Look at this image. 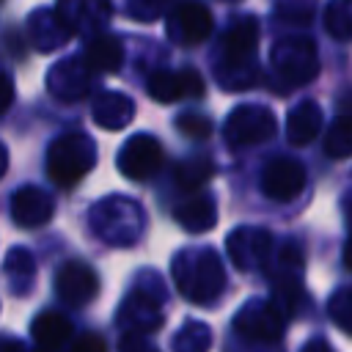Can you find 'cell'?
<instances>
[{"label":"cell","mask_w":352,"mask_h":352,"mask_svg":"<svg viewBox=\"0 0 352 352\" xmlns=\"http://www.w3.org/2000/svg\"><path fill=\"white\" fill-rule=\"evenodd\" d=\"M278 129V118L264 104H239L223 121V138L231 148H248L270 140Z\"/></svg>","instance_id":"7"},{"label":"cell","mask_w":352,"mask_h":352,"mask_svg":"<svg viewBox=\"0 0 352 352\" xmlns=\"http://www.w3.org/2000/svg\"><path fill=\"white\" fill-rule=\"evenodd\" d=\"M173 0H126V11L138 22H154L170 8Z\"/></svg>","instance_id":"31"},{"label":"cell","mask_w":352,"mask_h":352,"mask_svg":"<svg viewBox=\"0 0 352 352\" xmlns=\"http://www.w3.org/2000/svg\"><path fill=\"white\" fill-rule=\"evenodd\" d=\"M344 264H346V270H352V236L344 245Z\"/></svg>","instance_id":"39"},{"label":"cell","mask_w":352,"mask_h":352,"mask_svg":"<svg viewBox=\"0 0 352 352\" xmlns=\"http://www.w3.org/2000/svg\"><path fill=\"white\" fill-rule=\"evenodd\" d=\"M55 292L66 305H85L99 292V278L85 261H66L55 275Z\"/></svg>","instance_id":"14"},{"label":"cell","mask_w":352,"mask_h":352,"mask_svg":"<svg viewBox=\"0 0 352 352\" xmlns=\"http://www.w3.org/2000/svg\"><path fill=\"white\" fill-rule=\"evenodd\" d=\"M173 352H209L212 346V330L206 322H184L182 330H176L170 341Z\"/></svg>","instance_id":"26"},{"label":"cell","mask_w":352,"mask_h":352,"mask_svg":"<svg viewBox=\"0 0 352 352\" xmlns=\"http://www.w3.org/2000/svg\"><path fill=\"white\" fill-rule=\"evenodd\" d=\"M302 352H336L324 338H311L305 346H302Z\"/></svg>","instance_id":"36"},{"label":"cell","mask_w":352,"mask_h":352,"mask_svg":"<svg viewBox=\"0 0 352 352\" xmlns=\"http://www.w3.org/2000/svg\"><path fill=\"white\" fill-rule=\"evenodd\" d=\"M146 91L151 99H157L162 104H170L179 99H198V96H204V77L195 69H176V72L157 69L148 77Z\"/></svg>","instance_id":"12"},{"label":"cell","mask_w":352,"mask_h":352,"mask_svg":"<svg viewBox=\"0 0 352 352\" xmlns=\"http://www.w3.org/2000/svg\"><path fill=\"white\" fill-rule=\"evenodd\" d=\"M223 3H239V0H223Z\"/></svg>","instance_id":"42"},{"label":"cell","mask_w":352,"mask_h":352,"mask_svg":"<svg viewBox=\"0 0 352 352\" xmlns=\"http://www.w3.org/2000/svg\"><path fill=\"white\" fill-rule=\"evenodd\" d=\"M121 352H160L157 346H151L143 336H135V333H126L121 338Z\"/></svg>","instance_id":"34"},{"label":"cell","mask_w":352,"mask_h":352,"mask_svg":"<svg viewBox=\"0 0 352 352\" xmlns=\"http://www.w3.org/2000/svg\"><path fill=\"white\" fill-rule=\"evenodd\" d=\"M327 314L333 319V324L338 330H344L346 336H352V286L336 289L327 300Z\"/></svg>","instance_id":"29"},{"label":"cell","mask_w":352,"mask_h":352,"mask_svg":"<svg viewBox=\"0 0 352 352\" xmlns=\"http://www.w3.org/2000/svg\"><path fill=\"white\" fill-rule=\"evenodd\" d=\"M176 129H179L184 138H190V140H206L214 126H212V121H209L206 116H201V113H182V116L176 118Z\"/></svg>","instance_id":"30"},{"label":"cell","mask_w":352,"mask_h":352,"mask_svg":"<svg viewBox=\"0 0 352 352\" xmlns=\"http://www.w3.org/2000/svg\"><path fill=\"white\" fill-rule=\"evenodd\" d=\"M234 330L236 336L256 341V344H278L283 338V324L286 319L275 311L272 302L264 300H250L234 314Z\"/></svg>","instance_id":"11"},{"label":"cell","mask_w":352,"mask_h":352,"mask_svg":"<svg viewBox=\"0 0 352 352\" xmlns=\"http://www.w3.org/2000/svg\"><path fill=\"white\" fill-rule=\"evenodd\" d=\"M91 226L102 239L113 245H132L143 234L146 214L135 201L124 195H113L91 209Z\"/></svg>","instance_id":"6"},{"label":"cell","mask_w":352,"mask_h":352,"mask_svg":"<svg viewBox=\"0 0 352 352\" xmlns=\"http://www.w3.org/2000/svg\"><path fill=\"white\" fill-rule=\"evenodd\" d=\"M173 214L184 231L204 234V231H212L217 223V204H214L212 192H192L176 206Z\"/></svg>","instance_id":"19"},{"label":"cell","mask_w":352,"mask_h":352,"mask_svg":"<svg viewBox=\"0 0 352 352\" xmlns=\"http://www.w3.org/2000/svg\"><path fill=\"white\" fill-rule=\"evenodd\" d=\"M6 165H8V157H6V148H3V143H0V176L6 173Z\"/></svg>","instance_id":"40"},{"label":"cell","mask_w":352,"mask_h":352,"mask_svg":"<svg viewBox=\"0 0 352 352\" xmlns=\"http://www.w3.org/2000/svg\"><path fill=\"white\" fill-rule=\"evenodd\" d=\"M324 154L333 160L352 157V116H338L324 132Z\"/></svg>","instance_id":"27"},{"label":"cell","mask_w":352,"mask_h":352,"mask_svg":"<svg viewBox=\"0 0 352 352\" xmlns=\"http://www.w3.org/2000/svg\"><path fill=\"white\" fill-rule=\"evenodd\" d=\"M55 14L69 28V33H91L110 22V0H58Z\"/></svg>","instance_id":"15"},{"label":"cell","mask_w":352,"mask_h":352,"mask_svg":"<svg viewBox=\"0 0 352 352\" xmlns=\"http://www.w3.org/2000/svg\"><path fill=\"white\" fill-rule=\"evenodd\" d=\"M272 77L278 91H292L311 82L319 74V52L308 36H283L270 50Z\"/></svg>","instance_id":"3"},{"label":"cell","mask_w":352,"mask_h":352,"mask_svg":"<svg viewBox=\"0 0 352 352\" xmlns=\"http://www.w3.org/2000/svg\"><path fill=\"white\" fill-rule=\"evenodd\" d=\"M346 209H352V195H346V204H344Z\"/></svg>","instance_id":"41"},{"label":"cell","mask_w":352,"mask_h":352,"mask_svg":"<svg viewBox=\"0 0 352 352\" xmlns=\"http://www.w3.org/2000/svg\"><path fill=\"white\" fill-rule=\"evenodd\" d=\"M324 30L336 41H352V0H330L324 6Z\"/></svg>","instance_id":"28"},{"label":"cell","mask_w":352,"mask_h":352,"mask_svg":"<svg viewBox=\"0 0 352 352\" xmlns=\"http://www.w3.org/2000/svg\"><path fill=\"white\" fill-rule=\"evenodd\" d=\"M160 302L162 300H154L151 292L146 289H135L129 294V300L121 305V314H118V322L135 333V336H143V333H151L157 327H162V311H160Z\"/></svg>","instance_id":"16"},{"label":"cell","mask_w":352,"mask_h":352,"mask_svg":"<svg viewBox=\"0 0 352 352\" xmlns=\"http://www.w3.org/2000/svg\"><path fill=\"white\" fill-rule=\"evenodd\" d=\"M11 102H14V82L6 72H0V113H6Z\"/></svg>","instance_id":"35"},{"label":"cell","mask_w":352,"mask_h":352,"mask_svg":"<svg viewBox=\"0 0 352 352\" xmlns=\"http://www.w3.org/2000/svg\"><path fill=\"white\" fill-rule=\"evenodd\" d=\"M270 280H272V297L270 302L275 305V311L283 319H292L302 300H305V289H302V253L297 245H283L280 250H272L270 261Z\"/></svg>","instance_id":"5"},{"label":"cell","mask_w":352,"mask_h":352,"mask_svg":"<svg viewBox=\"0 0 352 352\" xmlns=\"http://www.w3.org/2000/svg\"><path fill=\"white\" fill-rule=\"evenodd\" d=\"M0 352H25V346L16 338H0Z\"/></svg>","instance_id":"38"},{"label":"cell","mask_w":352,"mask_h":352,"mask_svg":"<svg viewBox=\"0 0 352 352\" xmlns=\"http://www.w3.org/2000/svg\"><path fill=\"white\" fill-rule=\"evenodd\" d=\"M91 69L82 63V58H69V60H60L52 72H50V91L63 99V102H74L80 96L88 94L91 88Z\"/></svg>","instance_id":"18"},{"label":"cell","mask_w":352,"mask_h":352,"mask_svg":"<svg viewBox=\"0 0 352 352\" xmlns=\"http://www.w3.org/2000/svg\"><path fill=\"white\" fill-rule=\"evenodd\" d=\"M6 270H8L11 278H16V275L22 272L25 280H30V278L36 275V264H33V258H30L25 250H14V253L8 256V267H6Z\"/></svg>","instance_id":"32"},{"label":"cell","mask_w":352,"mask_h":352,"mask_svg":"<svg viewBox=\"0 0 352 352\" xmlns=\"http://www.w3.org/2000/svg\"><path fill=\"white\" fill-rule=\"evenodd\" d=\"M176 289L195 305H212L226 289V267L212 248H184L170 264Z\"/></svg>","instance_id":"2"},{"label":"cell","mask_w":352,"mask_h":352,"mask_svg":"<svg viewBox=\"0 0 352 352\" xmlns=\"http://www.w3.org/2000/svg\"><path fill=\"white\" fill-rule=\"evenodd\" d=\"M272 234L267 228H256V226H239L226 236V253L231 258V264L239 272H256L264 270L275 245H272Z\"/></svg>","instance_id":"9"},{"label":"cell","mask_w":352,"mask_h":352,"mask_svg":"<svg viewBox=\"0 0 352 352\" xmlns=\"http://www.w3.org/2000/svg\"><path fill=\"white\" fill-rule=\"evenodd\" d=\"M162 160H165L162 143L148 132H138L121 146L116 165L121 176H126L129 182H146L162 168Z\"/></svg>","instance_id":"10"},{"label":"cell","mask_w":352,"mask_h":352,"mask_svg":"<svg viewBox=\"0 0 352 352\" xmlns=\"http://www.w3.org/2000/svg\"><path fill=\"white\" fill-rule=\"evenodd\" d=\"M135 118V102L121 91H102L94 99V121L102 129H124Z\"/></svg>","instance_id":"20"},{"label":"cell","mask_w":352,"mask_h":352,"mask_svg":"<svg viewBox=\"0 0 352 352\" xmlns=\"http://www.w3.org/2000/svg\"><path fill=\"white\" fill-rule=\"evenodd\" d=\"M52 212H55L52 198L33 184L19 187L11 195V217L16 220L19 228H38V226L50 223Z\"/></svg>","instance_id":"17"},{"label":"cell","mask_w":352,"mask_h":352,"mask_svg":"<svg viewBox=\"0 0 352 352\" xmlns=\"http://www.w3.org/2000/svg\"><path fill=\"white\" fill-rule=\"evenodd\" d=\"M69 352H107V344H104L102 336H96V333H85V336H80V338L72 344Z\"/></svg>","instance_id":"33"},{"label":"cell","mask_w":352,"mask_h":352,"mask_svg":"<svg viewBox=\"0 0 352 352\" xmlns=\"http://www.w3.org/2000/svg\"><path fill=\"white\" fill-rule=\"evenodd\" d=\"M256 50H258V19L256 16L234 19L220 38L217 82L226 91H248L250 85H256L258 80Z\"/></svg>","instance_id":"1"},{"label":"cell","mask_w":352,"mask_h":352,"mask_svg":"<svg viewBox=\"0 0 352 352\" xmlns=\"http://www.w3.org/2000/svg\"><path fill=\"white\" fill-rule=\"evenodd\" d=\"M30 333H33L38 352H58L72 336V322L58 311H44L33 319Z\"/></svg>","instance_id":"23"},{"label":"cell","mask_w":352,"mask_h":352,"mask_svg":"<svg viewBox=\"0 0 352 352\" xmlns=\"http://www.w3.org/2000/svg\"><path fill=\"white\" fill-rule=\"evenodd\" d=\"M28 30H30V41L38 47V50H55L60 44L69 41V28L60 22V16L55 11H36L30 19H28Z\"/></svg>","instance_id":"24"},{"label":"cell","mask_w":352,"mask_h":352,"mask_svg":"<svg viewBox=\"0 0 352 352\" xmlns=\"http://www.w3.org/2000/svg\"><path fill=\"white\" fill-rule=\"evenodd\" d=\"M82 63L91 72H102V74H113L121 69L124 63V44L110 36V33H96L82 52Z\"/></svg>","instance_id":"21"},{"label":"cell","mask_w":352,"mask_h":352,"mask_svg":"<svg viewBox=\"0 0 352 352\" xmlns=\"http://www.w3.org/2000/svg\"><path fill=\"white\" fill-rule=\"evenodd\" d=\"M305 187V168L294 157H272L261 170V192L272 201H292Z\"/></svg>","instance_id":"13"},{"label":"cell","mask_w":352,"mask_h":352,"mask_svg":"<svg viewBox=\"0 0 352 352\" xmlns=\"http://www.w3.org/2000/svg\"><path fill=\"white\" fill-rule=\"evenodd\" d=\"M338 110H341V116H352V91L338 96Z\"/></svg>","instance_id":"37"},{"label":"cell","mask_w":352,"mask_h":352,"mask_svg":"<svg viewBox=\"0 0 352 352\" xmlns=\"http://www.w3.org/2000/svg\"><path fill=\"white\" fill-rule=\"evenodd\" d=\"M322 129V107L314 99L300 102L286 118V140L292 146H308Z\"/></svg>","instance_id":"22"},{"label":"cell","mask_w":352,"mask_h":352,"mask_svg":"<svg viewBox=\"0 0 352 352\" xmlns=\"http://www.w3.org/2000/svg\"><path fill=\"white\" fill-rule=\"evenodd\" d=\"M96 165V146L82 132H66L52 140L47 151V176L52 184L69 190Z\"/></svg>","instance_id":"4"},{"label":"cell","mask_w":352,"mask_h":352,"mask_svg":"<svg viewBox=\"0 0 352 352\" xmlns=\"http://www.w3.org/2000/svg\"><path fill=\"white\" fill-rule=\"evenodd\" d=\"M212 176H214V162L204 154L187 157V160L176 162V168H173V182L184 192H198V187H204Z\"/></svg>","instance_id":"25"},{"label":"cell","mask_w":352,"mask_h":352,"mask_svg":"<svg viewBox=\"0 0 352 352\" xmlns=\"http://www.w3.org/2000/svg\"><path fill=\"white\" fill-rule=\"evenodd\" d=\"M214 28L212 11L198 0H182L165 14V33L179 47H195L209 38Z\"/></svg>","instance_id":"8"}]
</instances>
